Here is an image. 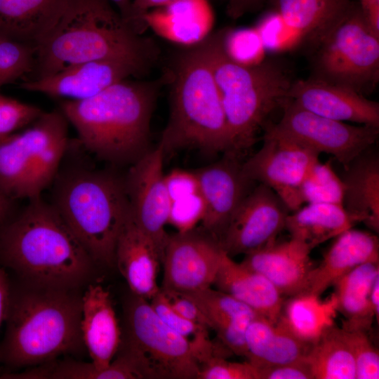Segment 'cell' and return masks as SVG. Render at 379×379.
Returning a JSON list of instances; mask_svg holds the SVG:
<instances>
[{
    "label": "cell",
    "mask_w": 379,
    "mask_h": 379,
    "mask_svg": "<svg viewBox=\"0 0 379 379\" xmlns=\"http://www.w3.org/2000/svg\"><path fill=\"white\" fill-rule=\"evenodd\" d=\"M68 124L60 108L43 112L0 142V190L8 198L29 200L51 186L70 142Z\"/></svg>",
    "instance_id": "ba28073f"
},
{
    "label": "cell",
    "mask_w": 379,
    "mask_h": 379,
    "mask_svg": "<svg viewBox=\"0 0 379 379\" xmlns=\"http://www.w3.org/2000/svg\"><path fill=\"white\" fill-rule=\"evenodd\" d=\"M341 330L354 358L356 379L379 378V352L370 330L343 324Z\"/></svg>",
    "instance_id": "e575fe53"
},
{
    "label": "cell",
    "mask_w": 379,
    "mask_h": 379,
    "mask_svg": "<svg viewBox=\"0 0 379 379\" xmlns=\"http://www.w3.org/2000/svg\"><path fill=\"white\" fill-rule=\"evenodd\" d=\"M275 13L314 48L349 8L351 0H270Z\"/></svg>",
    "instance_id": "4316f807"
},
{
    "label": "cell",
    "mask_w": 379,
    "mask_h": 379,
    "mask_svg": "<svg viewBox=\"0 0 379 379\" xmlns=\"http://www.w3.org/2000/svg\"><path fill=\"white\" fill-rule=\"evenodd\" d=\"M35 47L34 67L25 81L97 60L127 61L149 71L159 55L155 41L137 34L109 0H64Z\"/></svg>",
    "instance_id": "6da1fadb"
},
{
    "label": "cell",
    "mask_w": 379,
    "mask_h": 379,
    "mask_svg": "<svg viewBox=\"0 0 379 379\" xmlns=\"http://www.w3.org/2000/svg\"><path fill=\"white\" fill-rule=\"evenodd\" d=\"M333 239L319 265L314 267L306 294L319 297L357 266L379 261V240L375 234L352 227Z\"/></svg>",
    "instance_id": "7402d4cb"
},
{
    "label": "cell",
    "mask_w": 379,
    "mask_h": 379,
    "mask_svg": "<svg viewBox=\"0 0 379 379\" xmlns=\"http://www.w3.org/2000/svg\"><path fill=\"white\" fill-rule=\"evenodd\" d=\"M118 352L131 361L140 379L197 378L200 364L192 343L168 327L149 300L132 293Z\"/></svg>",
    "instance_id": "9c48e42d"
},
{
    "label": "cell",
    "mask_w": 379,
    "mask_h": 379,
    "mask_svg": "<svg viewBox=\"0 0 379 379\" xmlns=\"http://www.w3.org/2000/svg\"><path fill=\"white\" fill-rule=\"evenodd\" d=\"M277 124H269L281 133L321 153L331 154L345 168L377 140L379 127L353 126L307 111L287 100Z\"/></svg>",
    "instance_id": "7c38bea8"
},
{
    "label": "cell",
    "mask_w": 379,
    "mask_h": 379,
    "mask_svg": "<svg viewBox=\"0 0 379 379\" xmlns=\"http://www.w3.org/2000/svg\"><path fill=\"white\" fill-rule=\"evenodd\" d=\"M288 100L318 115L340 121L379 127V104L357 91L310 77L295 80Z\"/></svg>",
    "instance_id": "ac0fdd59"
},
{
    "label": "cell",
    "mask_w": 379,
    "mask_h": 379,
    "mask_svg": "<svg viewBox=\"0 0 379 379\" xmlns=\"http://www.w3.org/2000/svg\"><path fill=\"white\" fill-rule=\"evenodd\" d=\"M312 77L363 94L379 81V35L352 1L340 20L312 48Z\"/></svg>",
    "instance_id": "30bf717a"
},
{
    "label": "cell",
    "mask_w": 379,
    "mask_h": 379,
    "mask_svg": "<svg viewBox=\"0 0 379 379\" xmlns=\"http://www.w3.org/2000/svg\"><path fill=\"white\" fill-rule=\"evenodd\" d=\"M175 0H133L131 2V25L140 35L148 28L144 17L153 8L164 6Z\"/></svg>",
    "instance_id": "ee69618b"
},
{
    "label": "cell",
    "mask_w": 379,
    "mask_h": 379,
    "mask_svg": "<svg viewBox=\"0 0 379 379\" xmlns=\"http://www.w3.org/2000/svg\"><path fill=\"white\" fill-rule=\"evenodd\" d=\"M109 1L117 6L118 12L122 18L131 27V11L132 1L131 0H109Z\"/></svg>",
    "instance_id": "f907efd6"
},
{
    "label": "cell",
    "mask_w": 379,
    "mask_h": 379,
    "mask_svg": "<svg viewBox=\"0 0 379 379\" xmlns=\"http://www.w3.org/2000/svg\"><path fill=\"white\" fill-rule=\"evenodd\" d=\"M52 187L51 204L95 263L115 264L119 233L130 214L124 177L62 160Z\"/></svg>",
    "instance_id": "5b68a950"
},
{
    "label": "cell",
    "mask_w": 379,
    "mask_h": 379,
    "mask_svg": "<svg viewBox=\"0 0 379 379\" xmlns=\"http://www.w3.org/2000/svg\"><path fill=\"white\" fill-rule=\"evenodd\" d=\"M240 159L225 154L218 162L194 171L206 208L201 228L218 242L253 182L244 175Z\"/></svg>",
    "instance_id": "e0dca14e"
},
{
    "label": "cell",
    "mask_w": 379,
    "mask_h": 379,
    "mask_svg": "<svg viewBox=\"0 0 379 379\" xmlns=\"http://www.w3.org/2000/svg\"><path fill=\"white\" fill-rule=\"evenodd\" d=\"M224 254L219 242L201 228L168 235L160 288L188 293L212 286Z\"/></svg>",
    "instance_id": "9a60e30c"
},
{
    "label": "cell",
    "mask_w": 379,
    "mask_h": 379,
    "mask_svg": "<svg viewBox=\"0 0 379 379\" xmlns=\"http://www.w3.org/2000/svg\"><path fill=\"white\" fill-rule=\"evenodd\" d=\"M164 157L159 143L131 164L124 177L131 215L155 243L161 257L169 235L165 226L171 206L163 172Z\"/></svg>",
    "instance_id": "5bb4252c"
},
{
    "label": "cell",
    "mask_w": 379,
    "mask_h": 379,
    "mask_svg": "<svg viewBox=\"0 0 379 379\" xmlns=\"http://www.w3.org/2000/svg\"><path fill=\"white\" fill-rule=\"evenodd\" d=\"M164 180L171 203L199 192L197 178L194 171L174 170L164 175Z\"/></svg>",
    "instance_id": "b9f144b4"
},
{
    "label": "cell",
    "mask_w": 379,
    "mask_h": 379,
    "mask_svg": "<svg viewBox=\"0 0 379 379\" xmlns=\"http://www.w3.org/2000/svg\"><path fill=\"white\" fill-rule=\"evenodd\" d=\"M311 251L291 237L246 254L241 263L265 277L283 295L292 297L307 293L315 267Z\"/></svg>",
    "instance_id": "d6986e66"
},
{
    "label": "cell",
    "mask_w": 379,
    "mask_h": 379,
    "mask_svg": "<svg viewBox=\"0 0 379 379\" xmlns=\"http://www.w3.org/2000/svg\"><path fill=\"white\" fill-rule=\"evenodd\" d=\"M166 73L170 115L159 142L164 154L190 147L208 154L226 153L229 131L207 38L179 52Z\"/></svg>",
    "instance_id": "8992f818"
},
{
    "label": "cell",
    "mask_w": 379,
    "mask_h": 379,
    "mask_svg": "<svg viewBox=\"0 0 379 379\" xmlns=\"http://www.w3.org/2000/svg\"><path fill=\"white\" fill-rule=\"evenodd\" d=\"M255 368L258 379H314L305 357L293 362Z\"/></svg>",
    "instance_id": "60d3db41"
},
{
    "label": "cell",
    "mask_w": 379,
    "mask_h": 379,
    "mask_svg": "<svg viewBox=\"0 0 379 379\" xmlns=\"http://www.w3.org/2000/svg\"><path fill=\"white\" fill-rule=\"evenodd\" d=\"M344 184L334 171L330 160L317 161L309 170L300 189L302 201L307 204L343 205Z\"/></svg>",
    "instance_id": "d6a6232c"
},
{
    "label": "cell",
    "mask_w": 379,
    "mask_h": 379,
    "mask_svg": "<svg viewBox=\"0 0 379 379\" xmlns=\"http://www.w3.org/2000/svg\"><path fill=\"white\" fill-rule=\"evenodd\" d=\"M34 45L0 36V88L25 78L35 62Z\"/></svg>",
    "instance_id": "836d02e7"
},
{
    "label": "cell",
    "mask_w": 379,
    "mask_h": 379,
    "mask_svg": "<svg viewBox=\"0 0 379 379\" xmlns=\"http://www.w3.org/2000/svg\"><path fill=\"white\" fill-rule=\"evenodd\" d=\"M247 361L255 368L304 359L310 347L281 322L272 323L257 314L246 331Z\"/></svg>",
    "instance_id": "484cf974"
},
{
    "label": "cell",
    "mask_w": 379,
    "mask_h": 379,
    "mask_svg": "<svg viewBox=\"0 0 379 379\" xmlns=\"http://www.w3.org/2000/svg\"><path fill=\"white\" fill-rule=\"evenodd\" d=\"M197 379H258V374L255 367L247 361H230L215 355L201 364Z\"/></svg>",
    "instance_id": "ab89813d"
},
{
    "label": "cell",
    "mask_w": 379,
    "mask_h": 379,
    "mask_svg": "<svg viewBox=\"0 0 379 379\" xmlns=\"http://www.w3.org/2000/svg\"><path fill=\"white\" fill-rule=\"evenodd\" d=\"M345 187L343 206L357 222L379 231V158L371 147L345 168L341 178Z\"/></svg>",
    "instance_id": "d4e9b609"
},
{
    "label": "cell",
    "mask_w": 379,
    "mask_h": 379,
    "mask_svg": "<svg viewBox=\"0 0 379 379\" xmlns=\"http://www.w3.org/2000/svg\"><path fill=\"white\" fill-rule=\"evenodd\" d=\"M81 331L84 346L98 370L109 365L119 348L122 331L108 291L91 284L81 295Z\"/></svg>",
    "instance_id": "44dd1931"
},
{
    "label": "cell",
    "mask_w": 379,
    "mask_h": 379,
    "mask_svg": "<svg viewBox=\"0 0 379 379\" xmlns=\"http://www.w3.org/2000/svg\"><path fill=\"white\" fill-rule=\"evenodd\" d=\"M227 15L233 19H237L247 13L260 9L265 3L270 0H226Z\"/></svg>",
    "instance_id": "f6af8a7d"
},
{
    "label": "cell",
    "mask_w": 379,
    "mask_h": 379,
    "mask_svg": "<svg viewBox=\"0 0 379 379\" xmlns=\"http://www.w3.org/2000/svg\"><path fill=\"white\" fill-rule=\"evenodd\" d=\"M77 289L13 288L0 343V363L11 368L44 364L84 346Z\"/></svg>",
    "instance_id": "277c9868"
},
{
    "label": "cell",
    "mask_w": 379,
    "mask_h": 379,
    "mask_svg": "<svg viewBox=\"0 0 379 379\" xmlns=\"http://www.w3.org/2000/svg\"><path fill=\"white\" fill-rule=\"evenodd\" d=\"M261 148L246 161L241 169L245 177L271 188L291 212L300 208V189L319 153L274 131L267 122Z\"/></svg>",
    "instance_id": "8fae6325"
},
{
    "label": "cell",
    "mask_w": 379,
    "mask_h": 379,
    "mask_svg": "<svg viewBox=\"0 0 379 379\" xmlns=\"http://www.w3.org/2000/svg\"><path fill=\"white\" fill-rule=\"evenodd\" d=\"M356 223L343 205L307 204L288 215L284 229L291 238L312 250L353 227Z\"/></svg>",
    "instance_id": "83f0119b"
},
{
    "label": "cell",
    "mask_w": 379,
    "mask_h": 379,
    "mask_svg": "<svg viewBox=\"0 0 379 379\" xmlns=\"http://www.w3.org/2000/svg\"><path fill=\"white\" fill-rule=\"evenodd\" d=\"M225 29L207 36L210 61L220 95L230 137L225 153L239 159L255 144L268 115L288 99L295 80L280 61L254 66L232 60L222 46Z\"/></svg>",
    "instance_id": "52a82bcc"
},
{
    "label": "cell",
    "mask_w": 379,
    "mask_h": 379,
    "mask_svg": "<svg viewBox=\"0 0 379 379\" xmlns=\"http://www.w3.org/2000/svg\"><path fill=\"white\" fill-rule=\"evenodd\" d=\"M0 262L25 284L66 289L84 284L95 263L41 196L28 200L0 227Z\"/></svg>",
    "instance_id": "7a4b0ae2"
},
{
    "label": "cell",
    "mask_w": 379,
    "mask_h": 379,
    "mask_svg": "<svg viewBox=\"0 0 379 379\" xmlns=\"http://www.w3.org/2000/svg\"><path fill=\"white\" fill-rule=\"evenodd\" d=\"M357 4L370 28L379 35V0H358Z\"/></svg>",
    "instance_id": "bcb514c9"
},
{
    "label": "cell",
    "mask_w": 379,
    "mask_h": 379,
    "mask_svg": "<svg viewBox=\"0 0 379 379\" xmlns=\"http://www.w3.org/2000/svg\"><path fill=\"white\" fill-rule=\"evenodd\" d=\"M147 72L127 61L91 60L72 65L40 79L24 81L20 87L54 98L79 100L93 97L130 76L140 77Z\"/></svg>",
    "instance_id": "2e32d148"
},
{
    "label": "cell",
    "mask_w": 379,
    "mask_h": 379,
    "mask_svg": "<svg viewBox=\"0 0 379 379\" xmlns=\"http://www.w3.org/2000/svg\"><path fill=\"white\" fill-rule=\"evenodd\" d=\"M144 20L161 36L192 46L210 34L214 18L208 0H175L148 11Z\"/></svg>",
    "instance_id": "cb8c5ba5"
},
{
    "label": "cell",
    "mask_w": 379,
    "mask_h": 379,
    "mask_svg": "<svg viewBox=\"0 0 379 379\" xmlns=\"http://www.w3.org/2000/svg\"><path fill=\"white\" fill-rule=\"evenodd\" d=\"M63 1L0 0V36L35 46Z\"/></svg>",
    "instance_id": "f546056e"
},
{
    "label": "cell",
    "mask_w": 379,
    "mask_h": 379,
    "mask_svg": "<svg viewBox=\"0 0 379 379\" xmlns=\"http://www.w3.org/2000/svg\"><path fill=\"white\" fill-rule=\"evenodd\" d=\"M11 284L8 274L0 267V329L4 321H5L10 296Z\"/></svg>",
    "instance_id": "7dc6e473"
},
{
    "label": "cell",
    "mask_w": 379,
    "mask_h": 379,
    "mask_svg": "<svg viewBox=\"0 0 379 379\" xmlns=\"http://www.w3.org/2000/svg\"><path fill=\"white\" fill-rule=\"evenodd\" d=\"M266 51L280 52L295 48L301 43L297 34L275 13L256 27Z\"/></svg>",
    "instance_id": "74e56055"
},
{
    "label": "cell",
    "mask_w": 379,
    "mask_h": 379,
    "mask_svg": "<svg viewBox=\"0 0 379 379\" xmlns=\"http://www.w3.org/2000/svg\"><path fill=\"white\" fill-rule=\"evenodd\" d=\"M370 305L374 319L379 321V277L374 281L369 296Z\"/></svg>",
    "instance_id": "681fc988"
},
{
    "label": "cell",
    "mask_w": 379,
    "mask_h": 379,
    "mask_svg": "<svg viewBox=\"0 0 379 379\" xmlns=\"http://www.w3.org/2000/svg\"><path fill=\"white\" fill-rule=\"evenodd\" d=\"M15 202L0 190V227L15 212Z\"/></svg>",
    "instance_id": "c3c4849f"
},
{
    "label": "cell",
    "mask_w": 379,
    "mask_h": 379,
    "mask_svg": "<svg viewBox=\"0 0 379 379\" xmlns=\"http://www.w3.org/2000/svg\"><path fill=\"white\" fill-rule=\"evenodd\" d=\"M43 112L38 107L0 94V142L30 125Z\"/></svg>",
    "instance_id": "8d00e7d4"
},
{
    "label": "cell",
    "mask_w": 379,
    "mask_h": 379,
    "mask_svg": "<svg viewBox=\"0 0 379 379\" xmlns=\"http://www.w3.org/2000/svg\"><path fill=\"white\" fill-rule=\"evenodd\" d=\"M248 306L272 323L278 321L283 295L265 277L235 262L225 253L213 285Z\"/></svg>",
    "instance_id": "603a6c76"
},
{
    "label": "cell",
    "mask_w": 379,
    "mask_h": 379,
    "mask_svg": "<svg viewBox=\"0 0 379 379\" xmlns=\"http://www.w3.org/2000/svg\"><path fill=\"white\" fill-rule=\"evenodd\" d=\"M205 209L204 201L199 192L175 200L171 203L168 224L179 232H188L201 222Z\"/></svg>",
    "instance_id": "f35d334b"
},
{
    "label": "cell",
    "mask_w": 379,
    "mask_h": 379,
    "mask_svg": "<svg viewBox=\"0 0 379 379\" xmlns=\"http://www.w3.org/2000/svg\"><path fill=\"white\" fill-rule=\"evenodd\" d=\"M378 277L379 261L368 262L357 266L333 284V303L345 319L343 324L371 330L374 317L369 296Z\"/></svg>",
    "instance_id": "f1b7e54d"
},
{
    "label": "cell",
    "mask_w": 379,
    "mask_h": 379,
    "mask_svg": "<svg viewBox=\"0 0 379 379\" xmlns=\"http://www.w3.org/2000/svg\"><path fill=\"white\" fill-rule=\"evenodd\" d=\"M222 46L232 60L244 66H254L265 59L266 49L256 27L225 29Z\"/></svg>",
    "instance_id": "d590c367"
},
{
    "label": "cell",
    "mask_w": 379,
    "mask_h": 379,
    "mask_svg": "<svg viewBox=\"0 0 379 379\" xmlns=\"http://www.w3.org/2000/svg\"><path fill=\"white\" fill-rule=\"evenodd\" d=\"M171 307L187 319L210 329L209 322L201 310L185 295L161 288Z\"/></svg>",
    "instance_id": "7bdbcfd3"
},
{
    "label": "cell",
    "mask_w": 379,
    "mask_h": 379,
    "mask_svg": "<svg viewBox=\"0 0 379 379\" xmlns=\"http://www.w3.org/2000/svg\"><path fill=\"white\" fill-rule=\"evenodd\" d=\"M180 293L196 303L207 318L210 328L214 331L227 326L250 321L258 314L232 295L211 286Z\"/></svg>",
    "instance_id": "1f68e13d"
},
{
    "label": "cell",
    "mask_w": 379,
    "mask_h": 379,
    "mask_svg": "<svg viewBox=\"0 0 379 379\" xmlns=\"http://www.w3.org/2000/svg\"><path fill=\"white\" fill-rule=\"evenodd\" d=\"M314 379H356L353 356L340 327L330 323L305 356Z\"/></svg>",
    "instance_id": "4dcf8cb0"
},
{
    "label": "cell",
    "mask_w": 379,
    "mask_h": 379,
    "mask_svg": "<svg viewBox=\"0 0 379 379\" xmlns=\"http://www.w3.org/2000/svg\"><path fill=\"white\" fill-rule=\"evenodd\" d=\"M289 212L271 188L260 183L241 201L219 244L230 257L261 249L277 241Z\"/></svg>",
    "instance_id": "4fadbf2b"
},
{
    "label": "cell",
    "mask_w": 379,
    "mask_h": 379,
    "mask_svg": "<svg viewBox=\"0 0 379 379\" xmlns=\"http://www.w3.org/2000/svg\"><path fill=\"white\" fill-rule=\"evenodd\" d=\"M161 260L155 243L135 223L130 212L117 241L115 264L132 294L149 300L159 292Z\"/></svg>",
    "instance_id": "ffe728a7"
},
{
    "label": "cell",
    "mask_w": 379,
    "mask_h": 379,
    "mask_svg": "<svg viewBox=\"0 0 379 379\" xmlns=\"http://www.w3.org/2000/svg\"><path fill=\"white\" fill-rule=\"evenodd\" d=\"M167 74L151 81H119L98 94L65 100L60 109L89 154L115 166L131 165L149 150L150 121Z\"/></svg>",
    "instance_id": "3957f363"
}]
</instances>
